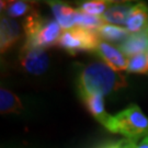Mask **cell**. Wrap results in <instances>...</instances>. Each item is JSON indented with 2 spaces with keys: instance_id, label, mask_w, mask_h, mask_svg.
I'll return each mask as SVG.
<instances>
[{
  "instance_id": "cell-1",
  "label": "cell",
  "mask_w": 148,
  "mask_h": 148,
  "mask_svg": "<svg viewBox=\"0 0 148 148\" xmlns=\"http://www.w3.org/2000/svg\"><path fill=\"white\" fill-rule=\"evenodd\" d=\"M80 97L86 95H106L127 86L126 78L120 71L109 67L103 62H95L80 69L76 80Z\"/></svg>"
},
{
  "instance_id": "cell-2",
  "label": "cell",
  "mask_w": 148,
  "mask_h": 148,
  "mask_svg": "<svg viewBox=\"0 0 148 148\" xmlns=\"http://www.w3.org/2000/svg\"><path fill=\"white\" fill-rule=\"evenodd\" d=\"M22 27L25 36L24 42L44 49L57 46L63 34L58 22L42 16L38 12L24 18Z\"/></svg>"
},
{
  "instance_id": "cell-3",
  "label": "cell",
  "mask_w": 148,
  "mask_h": 148,
  "mask_svg": "<svg viewBox=\"0 0 148 148\" xmlns=\"http://www.w3.org/2000/svg\"><path fill=\"white\" fill-rule=\"evenodd\" d=\"M109 132L121 134L125 139L138 143L148 135V117L136 104H131L123 111L112 115L106 127Z\"/></svg>"
},
{
  "instance_id": "cell-4",
  "label": "cell",
  "mask_w": 148,
  "mask_h": 148,
  "mask_svg": "<svg viewBox=\"0 0 148 148\" xmlns=\"http://www.w3.org/2000/svg\"><path fill=\"white\" fill-rule=\"evenodd\" d=\"M100 37L95 31L75 27L63 32L57 46L71 56L80 53H95Z\"/></svg>"
},
{
  "instance_id": "cell-5",
  "label": "cell",
  "mask_w": 148,
  "mask_h": 148,
  "mask_svg": "<svg viewBox=\"0 0 148 148\" xmlns=\"http://www.w3.org/2000/svg\"><path fill=\"white\" fill-rule=\"evenodd\" d=\"M19 66L27 74L41 76L49 67V56L44 48L23 43L18 56Z\"/></svg>"
},
{
  "instance_id": "cell-6",
  "label": "cell",
  "mask_w": 148,
  "mask_h": 148,
  "mask_svg": "<svg viewBox=\"0 0 148 148\" xmlns=\"http://www.w3.org/2000/svg\"><path fill=\"white\" fill-rule=\"evenodd\" d=\"M22 24L13 19L1 14L0 20V51L1 54L7 53L20 41L22 36Z\"/></svg>"
},
{
  "instance_id": "cell-7",
  "label": "cell",
  "mask_w": 148,
  "mask_h": 148,
  "mask_svg": "<svg viewBox=\"0 0 148 148\" xmlns=\"http://www.w3.org/2000/svg\"><path fill=\"white\" fill-rule=\"evenodd\" d=\"M95 54L99 57H101L103 63H106L112 69H114L116 71L127 70L128 59L125 57V55L122 53L120 49H117L111 44L104 42V41H100L99 46L95 51Z\"/></svg>"
},
{
  "instance_id": "cell-8",
  "label": "cell",
  "mask_w": 148,
  "mask_h": 148,
  "mask_svg": "<svg viewBox=\"0 0 148 148\" xmlns=\"http://www.w3.org/2000/svg\"><path fill=\"white\" fill-rule=\"evenodd\" d=\"M47 3L55 16V20L58 22L62 29L66 31L76 27V16L78 9H75L59 1H48Z\"/></svg>"
},
{
  "instance_id": "cell-9",
  "label": "cell",
  "mask_w": 148,
  "mask_h": 148,
  "mask_svg": "<svg viewBox=\"0 0 148 148\" xmlns=\"http://www.w3.org/2000/svg\"><path fill=\"white\" fill-rule=\"evenodd\" d=\"M119 48L127 57L148 53V29L139 33L131 34L125 42L119 45Z\"/></svg>"
},
{
  "instance_id": "cell-10",
  "label": "cell",
  "mask_w": 148,
  "mask_h": 148,
  "mask_svg": "<svg viewBox=\"0 0 148 148\" xmlns=\"http://www.w3.org/2000/svg\"><path fill=\"white\" fill-rule=\"evenodd\" d=\"M84 106H86L87 111L89 112L92 116L95 117L100 124H102L104 127L109 124L111 120L110 114H108L104 106V100L103 95H86L84 97H80Z\"/></svg>"
},
{
  "instance_id": "cell-11",
  "label": "cell",
  "mask_w": 148,
  "mask_h": 148,
  "mask_svg": "<svg viewBox=\"0 0 148 148\" xmlns=\"http://www.w3.org/2000/svg\"><path fill=\"white\" fill-rule=\"evenodd\" d=\"M38 5L33 1H22V0H11L1 1V13L11 19L29 16L32 13L38 12Z\"/></svg>"
},
{
  "instance_id": "cell-12",
  "label": "cell",
  "mask_w": 148,
  "mask_h": 148,
  "mask_svg": "<svg viewBox=\"0 0 148 148\" xmlns=\"http://www.w3.org/2000/svg\"><path fill=\"white\" fill-rule=\"evenodd\" d=\"M125 27L131 34L139 33L148 29V5L139 2L134 5L131 10Z\"/></svg>"
},
{
  "instance_id": "cell-13",
  "label": "cell",
  "mask_w": 148,
  "mask_h": 148,
  "mask_svg": "<svg viewBox=\"0 0 148 148\" xmlns=\"http://www.w3.org/2000/svg\"><path fill=\"white\" fill-rule=\"evenodd\" d=\"M134 5L131 2H113L111 7L106 11L101 18L106 23H112L115 25H123L126 23L128 14Z\"/></svg>"
},
{
  "instance_id": "cell-14",
  "label": "cell",
  "mask_w": 148,
  "mask_h": 148,
  "mask_svg": "<svg viewBox=\"0 0 148 148\" xmlns=\"http://www.w3.org/2000/svg\"><path fill=\"white\" fill-rule=\"evenodd\" d=\"M23 110V106L19 97L7 88L0 89V112L1 114H19Z\"/></svg>"
},
{
  "instance_id": "cell-15",
  "label": "cell",
  "mask_w": 148,
  "mask_h": 148,
  "mask_svg": "<svg viewBox=\"0 0 148 148\" xmlns=\"http://www.w3.org/2000/svg\"><path fill=\"white\" fill-rule=\"evenodd\" d=\"M98 35L102 40H106L110 43L115 44H123L130 37L131 33L128 32L126 27L112 25L109 23H104L102 27L97 31Z\"/></svg>"
},
{
  "instance_id": "cell-16",
  "label": "cell",
  "mask_w": 148,
  "mask_h": 148,
  "mask_svg": "<svg viewBox=\"0 0 148 148\" xmlns=\"http://www.w3.org/2000/svg\"><path fill=\"white\" fill-rule=\"evenodd\" d=\"M113 3L112 1H106V0H90V1H84L79 5L78 10L82 11L85 13L91 14V16H102L106 13V11L111 7Z\"/></svg>"
},
{
  "instance_id": "cell-17",
  "label": "cell",
  "mask_w": 148,
  "mask_h": 148,
  "mask_svg": "<svg viewBox=\"0 0 148 148\" xmlns=\"http://www.w3.org/2000/svg\"><path fill=\"white\" fill-rule=\"evenodd\" d=\"M106 22L102 20L101 16H91L88 13H85L82 11L78 10L77 16H76V27H84L91 31H98Z\"/></svg>"
},
{
  "instance_id": "cell-18",
  "label": "cell",
  "mask_w": 148,
  "mask_h": 148,
  "mask_svg": "<svg viewBox=\"0 0 148 148\" xmlns=\"http://www.w3.org/2000/svg\"><path fill=\"white\" fill-rule=\"evenodd\" d=\"M127 73L130 74H146L148 75V55L139 54L128 59Z\"/></svg>"
},
{
  "instance_id": "cell-19",
  "label": "cell",
  "mask_w": 148,
  "mask_h": 148,
  "mask_svg": "<svg viewBox=\"0 0 148 148\" xmlns=\"http://www.w3.org/2000/svg\"><path fill=\"white\" fill-rule=\"evenodd\" d=\"M136 148H148V135L136 144Z\"/></svg>"
},
{
  "instance_id": "cell-20",
  "label": "cell",
  "mask_w": 148,
  "mask_h": 148,
  "mask_svg": "<svg viewBox=\"0 0 148 148\" xmlns=\"http://www.w3.org/2000/svg\"><path fill=\"white\" fill-rule=\"evenodd\" d=\"M122 148H136V143L131 142V140H128V139H125L124 145H123Z\"/></svg>"
},
{
  "instance_id": "cell-21",
  "label": "cell",
  "mask_w": 148,
  "mask_h": 148,
  "mask_svg": "<svg viewBox=\"0 0 148 148\" xmlns=\"http://www.w3.org/2000/svg\"><path fill=\"white\" fill-rule=\"evenodd\" d=\"M147 55H148V53H147Z\"/></svg>"
}]
</instances>
